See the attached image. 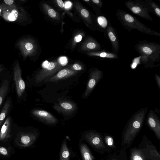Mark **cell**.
Segmentation results:
<instances>
[{
	"mask_svg": "<svg viewBox=\"0 0 160 160\" xmlns=\"http://www.w3.org/2000/svg\"><path fill=\"white\" fill-rule=\"evenodd\" d=\"M32 114L39 120L49 124H53L57 122L55 117L49 112L42 110L35 109Z\"/></svg>",
	"mask_w": 160,
	"mask_h": 160,
	"instance_id": "cell-11",
	"label": "cell"
},
{
	"mask_svg": "<svg viewBox=\"0 0 160 160\" xmlns=\"http://www.w3.org/2000/svg\"><path fill=\"white\" fill-rule=\"evenodd\" d=\"M10 99L7 100L2 109L0 113V128L7 115L11 105Z\"/></svg>",
	"mask_w": 160,
	"mask_h": 160,
	"instance_id": "cell-21",
	"label": "cell"
},
{
	"mask_svg": "<svg viewBox=\"0 0 160 160\" xmlns=\"http://www.w3.org/2000/svg\"><path fill=\"white\" fill-rule=\"evenodd\" d=\"M25 48L27 50L30 51L33 48L32 44L30 42H27L25 45Z\"/></svg>",
	"mask_w": 160,
	"mask_h": 160,
	"instance_id": "cell-34",
	"label": "cell"
},
{
	"mask_svg": "<svg viewBox=\"0 0 160 160\" xmlns=\"http://www.w3.org/2000/svg\"><path fill=\"white\" fill-rule=\"evenodd\" d=\"M84 1L86 2H88L89 1V0H84Z\"/></svg>",
	"mask_w": 160,
	"mask_h": 160,
	"instance_id": "cell-39",
	"label": "cell"
},
{
	"mask_svg": "<svg viewBox=\"0 0 160 160\" xmlns=\"http://www.w3.org/2000/svg\"><path fill=\"white\" fill-rule=\"evenodd\" d=\"M58 61L62 66L65 65L68 62L67 59L65 57H62L60 58Z\"/></svg>",
	"mask_w": 160,
	"mask_h": 160,
	"instance_id": "cell-29",
	"label": "cell"
},
{
	"mask_svg": "<svg viewBox=\"0 0 160 160\" xmlns=\"http://www.w3.org/2000/svg\"><path fill=\"white\" fill-rule=\"evenodd\" d=\"M134 48L140 56L147 57L154 62L160 60V44L158 43L142 40L134 45Z\"/></svg>",
	"mask_w": 160,
	"mask_h": 160,
	"instance_id": "cell-3",
	"label": "cell"
},
{
	"mask_svg": "<svg viewBox=\"0 0 160 160\" xmlns=\"http://www.w3.org/2000/svg\"><path fill=\"white\" fill-rule=\"evenodd\" d=\"M131 160H146L142 153L139 150L135 149L131 152Z\"/></svg>",
	"mask_w": 160,
	"mask_h": 160,
	"instance_id": "cell-25",
	"label": "cell"
},
{
	"mask_svg": "<svg viewBox=\"0 0 160 160\" xmlns=\"http://www.w3.org/2000/svg\"><path fill=\"white\" fill-rule=\"evenodd\" d=\"M0 154L4 156H7L8 155V152L5 148L0 146Z\"/></svg>",
	"mask_w": 160,
	"mask_h": 160,
	"instance_id": "cell-32",
	"label": "cell"
},
{
	"mask_svg": "<svg viewBox=\"0 0 160 160\" xmlns=\"http://www.w3.org/2000/svg\"><path fill=\"white\" fill-rule=\"evenodd\" d=\"M107 37L111 43L112 52L118 54L120 48L118 34L116 29L112 26L109 20L106 30Z\"/></svg>",
	"mask_w": 160,
	"mask_h": 160,
	"instance_id": "cell-8",
	"label": "cell"
},
{
	"mask_svg": "<svg viewBox=\"0 0 160 160\" xmlns=\"http://www.w3.org/2000/svg\"><path fill=\"white\" fill-rule=\"evenodd\" d=\"M53 108L58 112L66 115H70L75 111L77 106L72 101L63 100L55 104Z\"/></svg>",
	"mask_w": 160,
	"mask_h": 160,
	"instance_id": "cell-7",
	"label": "cell"
},
{
	"mask_svg": "<svg viewBox=\"0 0 160 160\" xmlns=\"http://www.w3.org/2000/svg\"><path fill=\"white\" fill-rule=\"evenodd\" d=\"M81 154L83 160H94V158L88 147L82 144L80 146Z\"/></svg>",
	"mask_w": 160,
	"mask_h": 160,
	"instance_id": "cell-20",
	"label": "cell"
},
{
	"mask_svg": "<svg viewBox=\"0 0 160 160\" xmlns=\"http://www.w3.org/2000/svg\"><path fill=\"white\" fill-rule=\"evenodd\" d=\"M92 3L95 4L98 8L100 9L103 6L102 2L101 0H92Z\"/></svg>",
	"mask_w": 160,
	"mask_h": 160,
	"instance_id": "cell-31",
	"label": "cell"
},
{
	"mask_svg": "<svg viewBox=\"0 0 160 160\" xmlns=\"http://www.w3.org/2000/svg\"><path fill=\"white\" fill-rule=\"evenodd\" d=\"M18 12L15 9L12 10L11 13L8 17V18L10 21H14L16 20L18 16Z\"/></svg>",
	"mask_w": 160,
	"mask_h": 160,
	"instance_id": "cell-27",
	"label": "cell"
},
{
	"mask_svg": "<svg viewBox=\"0 0 160 160\" xmlns=\"http://www.w3.org/2000/svg\"><path fill=\"white\" fill-rule=\"evenodd\" d=\"M155 79L156 80L157 85L159 89H160V77L156 74L154 76Z\"/></svg>",
	"mask_w": 160,
	"mask_h": 160,
	"instance_id": "cell-33",
	"label": "cell"
},
{
	"mask_svg": "<svg viewBox=\"0 0 160 160\" xmlns=\"http://www.w3.org/2000/svg\"><path fill=\"white\" fill-rule=\"evenodd\" d=\"M11 125V119L8 117L1 127L0 132V141H5L10 137Z\"/></svg>",
	"mask_w": 160,
	"mask_h": 160,
	"instance_id": "cell-16",
	"label": "cell"
},
{
	"mask_svg": "<svg viewBox=\"0 0 160 160\" xmlns=\"http://www.w3.org/2000/svg\"><path fill=\"white\" fill-rule=\"evenodd\" d=\"M69 152L66 141H64L61 148L60 160H69Z\"/></svg>",
	"mask_w": 160,
	"mask_h": 160,
	"instance_id": "cell-22",
	"label": "cell"
},
{
	"mask_svg": "<svg viewBox=\"0 0 160 160\" xmlns=\"http://www.w3.org/2000/svg\"><path fill=\"white\" fill-rule=\"evenodd\" d=\"M109 20L102 13L96 15L95 23L96 29L99 31L103 32L104 37L106 38V30L108 25Z\"/></svg>",
	"mask_w": 160,
	"mask_h": 160,
	"instance_id": "cell-14",
	"label": "cell"
},
{
	"mask_svg": "<svg viewBox=\"0 0 160 160\" xmlns=\"http://www.w3.org/2000/svg\"><path fill=\"white\" fill-rule=\"evenodd\" d=\"M82 38V36L81 35H78L75 37L74 38V41L76 42H79L81 40Z\"/></svg>",
	"mask_w": 160,
	"mask_h": 160,
	"instance_id": "cell-35",
	"label": "cell"
},
{
	"mask_svg": "<svg viewBox=\"0 0 160 160\" xmlns=\"http://www.w3.org/2000/svg\"><path fill=\"white\" fill-rule=\"evenodd\" d=\"M146 122L149 128L154 132L159 139L160 138V121L155 112L149 111L146 118Z\"/></svg>",
	"mask_w": 160,
	"mask_h": 160,
	"instance_id": "cell-9",
	"label": "cell"
},
{
	"mask_svg": "<svg viewBox=\"0 0 160 160\" xmlns=\"http://www.w3.org/2000/svg\"><path fill=\"white\" fill-rule=\"evenodd\" d=\"M43 4L47 13L50 17L55 19H58V15L53 9L46 4Z\"/></svg>",
	"mask_w": 160,
	"mask_h": 160,
	"instance_id": "cell-26",
	"label": "cell"
},
{
	"mask_svg": "<svg viewBox=\"0 0 160 160\" xmlns=\"http://www.w3.org/2000/svg\"><path fill=\"white\" fill-rule=\"evenodd\" d=\"M85 138L93 147L98 148H104V146L100 136L94 132H90L85 135Z\"/></svg>",
	"mask_w": 160,
	"mask_h": 160,
	"instance_id": "cell-12",
	"label": "cell"
},
{
	"mask_svg": "<svg viewBox=\"0 0 160 160\" xmlns=\"http://www.w3.org/2000/svg\"><path fill=\"white\" fill-rule=\"evenodd\" d=\"M145 2L152 12L159 18H160V8L155 2L152 0H145Z\"/></svg>",
	"mask_w": 160,
	"mask_h": 160,
	"instance_id": "cell-19",
	"label": "cell"
},
{
	"mask_svg": "<svg viewBox=\"0 0 160 160\" xmlns=\"http://www.w3.org/2000/svg\"><path fill=\"white\" fill-rule=\"evenodd\" d=\"M105 140L107 144L109 146H112L113 144V141L112 137L107 136L105 137Z\"/></svg>",
	"mask_w": 160,
	"mask_h": 160,
	"instance_id": "cell-30",
	"label": "cell"
},
{
	"mask_svg": "<svg viewBox=\"0 0 160 160\" xmlns=\"http://www.w3.org/2000/svg\"><path fill=\"white\" fill-rule=\"evenodd\" d=\"M116 15L122 25L129 32L134 29L148 35L160 37L159 32L148 27L135 17L123 10H117Z\"/></svg>",
	"mask_w": 160,
	"mask_h": 160,
	"instance_id": "cell-1",
	"label": "cell"
},
{
	"mask_svg": "<svg viewBox=\"0 0 160 160\" xmlns=\"http://www.w3.org/2000/svg\"><path fill=\"white\" fill-rule=\"evenodd\" d=\"M148 107L137 111L129 119L124 131L123 142L128 145L142 128L148 111Z\"/></svg>",
	"mask_w": 160,
	"mask_h": 160,
	"instance_id": "cell-2",
	"label": "cell"
},
{
	"mask_svg": "<svg viewBox=\"0 0 160 160\" xmlns=\"http://www.w3.org/2000/svg\"><path fill=\"white\" fill-rule=\"evenodd\" d=\"M37 137V134L34 132L24 133L21 135L20 142L22 146L27 147L32 144Z\"/></svg>",
	"mask_w": 160,
	"mask_h": 160,
	"instance_id": "cell-18",
	"label": "cell"
},
{
	"mask_svg": "<svg viewBox=\"0 0 160 160\" xmlns=\"http://www.w3.org/2000/svg\"><path fill=\"white\" fill-rule=\"evenodd\" d=\"M78 72L72 70L68 67L61 70L56 74L44 80L46 82H56L76 75Z\"/></svg>",
	"mask_w": 160,
	"mask_h": 160,
	"instance_id": "cell-10",
	"label": "cell"
},
{
	"mask_svg": "<svg viewBox=\"0 0 160 160\" xmlns=\"http://www.w3.org/2000/svg\"><path fill=\"white\" fill-rule=\"evenodd\" d=\"M70 69L76 71H81L82 69V67L79 64L76 63L68 67Z\"/></svg>",
	"mask_w": 160,
	"mask_h": 160,
	"instance_id": "cell-28",
	"label": "cell"
},
{
	"mask_svg": "<svg viewBox=\"0 0 160 160\" xmlns=\"http://www.w3.org/2000/svg\"><path fill=\"white\" fill-rule=\"evenodd\" d=\"M140 63L143 64L145 68H152L158 66V65H155L154 62L148 58L143 56H140Z\"/></svg>",
	"mask_w": 160,
	"mask_h": 160,
	"instance_id": "cell-23",
	"label": "cell"
},
{
	"mask_svg": "<svg viewBox=\"0 0 160 160\" xmlns=\"http://www.w3.org/2000/svg\"><path fill=\"white\" fill-rule=\"evenodd\" d=\"M103 76V72L98 68H94L90 70L86 88L82 95L83 98H87L90 95L96 85L102 78Z\"/></svg>",
	"mask_w": 160,
	"mask_h": 160,
	"instance_id": "cell-6",
	"label": "cell"
},
{
	"mask_svg": "<svg viewBox=\"0 0 160 160\" xmlns=\"http://www.w3.org/2000/svg\"><path fill=\"white\" fill-rule=\"evenodd\" d=\"M71 4H72L71 2H68L66 3L65 7L66 8H68L71 6Z\"/></svg>",
	"mask_w": 160,
	"mask_h": 160,
	"instance_id": "cell-38",
	"label": "cell"
},
{
	"mask_svg": "<svg viewBox=\"0 0 160 160\" xmlns=\"http://www.w3.org/2000/svg\"><path fill=\"white\" fill-rule=\"evenodd\" d=\"M0 11H1V9H0Z\"/></svg>",
	"mask_w": 160,
	"mask_h": 160,
	"instance_id": "cell-40",
	"label": "cell"
},
{
	"mask_svg": "<svg viewBox=\"0 0 160 160\" xmlns=\"http://www.w3.org/2000/svg\"><path fill=\"white\" fill-rule=\"evenodd\" d=\"M14 79L17 94L20 97L22 96L25 89V84L21 77L20 72L17 71L14 72Z\"/></svg>",
	"mask_w": 160,
	"mask_h": 160,
	"instance_id": "cell-15",
	"label": "cell"
},
{
	"mask_svg": "<svg viewBox=\"0 0 160 160\" xmlns=\"http://www.w3.org/2000/svg\"><path fill=\"white\" fill-rule=\"evenodd\" d=\"M57 3L59 6L62 8H63L64 6V4L63 2L61 0H57Z\"/></svg>",
	"mask_w": 160,
	"mask_h": 160,
	"instance_id": "cell-36",
	"label": "cell"
},
{
	"mask_svg": "<svg viewBox=\"0 0 160 160\" xmlns=\"http://www.w3.org/2000/svg\"><path fill=\"white\" fill-rule=\"evenodd\" d=\"M83 49L90 52L102 50L101 44L92 37L88 38L83 45Z\"/></svg>",
	"mask_w": 160,
	"mask_h": 160,
	"instance_id": "cell-17",
	"label": "cell"
},
{
	"mask_svg": "<svg viewBox=\"0 0 160 160\" xmlns=\"http://www.w3.org/2000/svg\"><path fill=\"white\" fill-rule=\"evenodd\" d=\"M88 55L93 56L99 58L101 60L116 59L119 58L118 54L112 52H109L105 50L90 52L87 53Z\"/></svg>",
	"mask_w": 160,
	"mask_h": 160,
	"instance_id": "cell-13",
	"label": "cell"
},
{
	"mask_svg": "<svg viewBox=\"0 0 160 160\" xmlns=\"http://www.w3.org/2000/svg\"><path fill=\"white\" fill-rule=\"evenodd\" d=\"M14 1L13 0H5V3L8 5H11L13 3Z\"/></svg>",
	"mask_w": 160,
	"mask_h": 160,
	"instance_id": "cell-37",
	"label": "cell"
},
{
	"mask_svg": "<svg viewBox=\"0 0 160 160\" xmlns=\"http://www.w3.org/2000/svg\"><path fill=\"white\" fill-rule=\"evenodd\" d=\"M125 5L135 15L148 21H153V18L149 14V8L145 1L141 0H129L125 2Z\"/></svg>",
	"mask_w": 160,
	"mask_h": 160,
	"instance_id": "cell-4",
	"label": "cell"
},
{
	"mask_svg": "<svg viewBox=\"0 0 160 160\" xmlns=\"http://www.w3.org/2000/svg\"><path fill=\"white\" fill-rule=\"evenodd\" d=\"M8 81H4L0 87V107L8 92Z\"/></svg>",
	"mask_w": 160,
	"mask_h": 160,
	"instance_id": "cell-24",
	"label": "cell"
},
{
	"mask_svg": "<svg viewBox=\"0 0 160 160\" xmlns=\"http://www.w3.org/2000/svg\"><path fill=\"white\" fill-rule=\"evenodd\" d=\"M62 66L58 61L51 62L45 61L42 64V68L37 73L35 81L38 83L50 78L61 70Z\"/></svg>",
	"mask_w": 160,
	"mask_h": 160,
	"instance_id": "cell-5",
	"label": "cell"
}]
</instances>
